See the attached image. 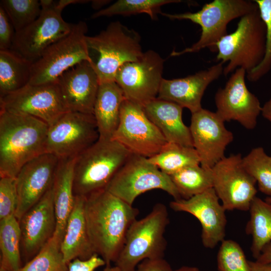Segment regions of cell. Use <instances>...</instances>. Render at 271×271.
<instances>
[{"label": "cell", "mask_w": 271, "mask_h": 271, "mask_svg": "<svg viewBox=\"0 0 271 271\" xmlns=\"http://www.w3.org/2000/svg\"><path fill=\"white\" fill-rule=\"evenodd\" d=\"M189 127L193 147L200 160V165L211 169L225 157L226 147L233 140L225 121L217 114L202 108L191 113Z\"/></svg>", "instance_id": "e0dca14e"}, {"label": "cell", "mask_w": 271, "mask_h": 271, "mask_svg": "<svg viewBox=\"0 0 271 271\" xmlns=\"http://www.w3.org/2000/svg\"><path fill=\"white\" fill-rule=\"evenodd\" d=\"M139 213L106 190L85 197L84 215L88 236L95 253L106 266L116 261L129 227Z\"/></svg>", "instance_id": "6da1fadb"}, {"label": "cell", "mask_w": 271, "mask_h": 271, "mask_svg": "<svg viewBox=\"0 0 271 271\" xmlns=\"http://www.w3.org/2000/svg\"><path fill=\"white\" fill-rule=\"evenodd\" d=\"M19 221L22 258L26 263L39 252L55 232L56 217L52 186Z\"/></svg>", "instance_id": "ffe728a7"}, {"label": "cell", "mask_w": 271, "mask_h": 271, "mask_svg": "<svg viewBox=\"0 0 271 271\" xmlns=\"http://www.w3.org/2000/svg\"><path fill=\"white\" fill-rule=\"evenodd\" d=\"M169 223L166 206L156 204L145 217L135 220L127 231L115 265L122 271H134L146 259L164 257L167 242L164 234Z\"/></svg>", "instance_id": "52a82bcc"}, {"label": "cell", "mask_w": 271, "mask_h": 271, "mask_svg": "<svg viewBox=\"0 0 271 271\" xmlns=\"http://www.w3.org/2000/svg\"><path fill=\"white\" fill-rule=\"evenodd\" d=\"M89 2L88 1L84 0H60L56 1L57 6L62 10L63 9L71 4H83Z\"/></svg>", "instance_id": "f6af8a7d"}, {"label": "cell", "mask_w": 271, "mask_h": 271, "mask_svg": "<svg viewBox=\"0 0 271 271\" xmlns=\"http://www.w3.org/2000/svg\"><path fill=\"white\" fill-rule=\"evenodd\" d=\"M164 63L160 54L149 50L137 61L122 65L116 73L115 81L125 99L144 107L157 98L163 79Z\"/></svg>", "instance_id": "9a60e30c"}, {"label": "cell", "mask_w": 271, "mask_h": 271, "mask_svg": "<svg viewBox=\"0 0 271 271\" xmlns=\"http://www.w3.org/2000/svg\"><path fill=\"white\" fill-rule=\"evenodd\" d=\"M85 200V196H75L74 206L61 242V251L68 264L76 258L86 260L96 254L88 234L84 215Z\"/></svg>", "instance_id": "cb8c5ba5"}, {"label": "cell", "mask_w": 271, "mask_h": 271, "mask_svg": "<svg viewBox=\"0 0 271 271\" xmlns=\"http://www.w3.org/2000/svg\"><path fill=\"white\" fill-rule=\"evenodd\" d=\"M59 160L46 153L21 168L16 177L18 200L15 216L18 220L52 187Z\"/></svg>", "instance_id": "d6986e66"}, {"label": "cell", "mask_w": 271, "mask_h": 271, "mask_svg": "<svg viewBox=\"0 0 271 271\" xmlns=\"http://www.w3.org/2000/svg\"><path fill=\"white\" fill-rule=\"evenodd\" d=\"M111 139L132 154L147 158L158 153L167 143L144 107L126 99L122 104L119 122Z\"/></svg>", "instance_id": "7c38bea8"}, {"label": "cell", "mask_w": 271, "mask_h": 271, "mask_svg": "<svg viewBox=\"0 0 271 271\" xmlns=\"http://www.w3.org/2000/svg\"><path fill=\"white\" fill-rule=\"evenodd\" d=\"M251 271H271V263H260L255 261L248 260Z\"/></svg>", "instance_id": "7bdbcfd3"}, {"label": "cell", "mask_w": 271, "mask_h": 271, "mask_svg": "<svg viewBox=\"0 0 271 271\" xmlns=\"http://www.w3.org/2000/svg\"><path fill=\"white\" fill-rule=\"evenodd\" d=\"M153 189L162 190L174 200L182 199L170 176L161 171L147 158L131 154L105 190L132 205L139 195Z\"/></svg>", "instance_id": "9c48e42d"}, {"label": "cell", "mask_w": 271, "mask_h": 271, "mask_svg": "<svg viewBox=\"0 0 271 271\" xmlns=\"http://www.w3.org/2000/svg\"><path fill=\"white\" fill-rule=\"evenodd\" d=\"M265 201L268 203H271V197H266V198L265 199Z\"/></svg>", "instance_id": "681fc988"}, {"label": "cell", "mask_w": 271, "mask_h": 271, "mask_svg": "<svg viewBox=\"0 0 271 271\" xmlns=\"http://www.w3.org/2000/svg\"><path fill=\"white\" fill-rule=\"evenodd\" d=\"M48 128L35 117L0 111V178H16L27 163L47 153Z\"/></svg>", "instance_id": "7a4b0ae2"}, {"label": "cell", "mask_w": 271, "mask_h": 271, "mask_svg": "<svg viewBox=\"0 0 271 271\" xmlns=\"http://www.w3.org/2000/svg\"><path fill=\"white\" fill-rule=\"evenodd\" d=\"M217 266L218 271H251L242 247L230 239L221 242L217 255Z\"/></svg>", "instance_id": "d590c367"}, {"label": "cell", "mask_w": 271, "mask_h": 271, "mask_svg": "<svg viewBox=\"0 0 271 271\" xmlns=\"http://www.w3.org/2000/svg\"><path fill=\"white\" fill-rule=\"evenodd\" d=\"M213 188L226 210H249L257 190L240 154L224 157L212 168Z\"/></svg>", "instance_id": "5bb4252c"}, {"label": "cell", "mask_w": 271, "mask_h": 271, "mask_svg": "<svg viewBox=\"0 0 271 271\" xmlns=\"http://www.w3.org/2000/svg\"><path fill=\"white\" fill-rule=\"evenodd\" d=\"M86 39L100 84L115 81L116 73L122 65L137 61L144 53L139 34L119 21L110 23L98 34Z\"/></svg>", "instance_id": "3957f363"}, {"label": "cell", "mask_w": 271, "mask_h": 271, "mask_svg": "<svg viewBox=\"0 0 271 271\" xmlns=\"http://www.w3.org/2000/svg\"><path fill=\"white\" fill-rule=\"evenodd\" d=\"M246 72L236 69L223 88L215 95L216 112L225 122L234 120L247 129L257 124L262 106L258 98L247 88L245 79Z\"/></svg>", "instance_id": "2e32d148"}, {"label": "cell", "mask_w": 271, "mask_h": 271, "mask_svg": "<svg viewBox=\"0 0 271 271\" xmlns=\"http://www.w3.org/2000/svg\"><path fill=\"white\" fill-rule=\"evenodd\" d=\"M62 240L53 236L39 252L17 271H68L61 249Z\"/></svg>", "instance_id": "d6a6232c"}, {"label": "cell", "mask_w": 271, "mask_h": 271, "mask_svg": "<svg viewBox=\"0 0 271 271\" xmlns=\"http://www.w3.org/2000/svg\"><path fill=\"white\" fill-rule=\"evenodd\" d=\"M181 0H118L109 7L94 13L91 18L115 15L129 16L140 14H148L154 20L162 14L161 7L167 4L181 3Z\"/></svg>", "instance_id": "1f68e13d"}, {"label": "cell", "mask_w": 271, "mask_h": 271, "mask_svg": "<svg viewBox=\"0 0 271 271\" xmlns=\"http://www.w3.org/2000/svg\"><path fill=\"white\" fill-rule=\"evenodd\" d=\"M0 6L7 14L15 32H18L36 20L41 12L38 0H2Z\"/></svg>", "instance_id": "e575fe53"}, {"label": "cell", "mask_w": 271, "mask_h": 271, "mask_svg": "<svg viewBox=\"0 0 271 271\" xmlns=\"http://www.w3.org/2000/svg\"><path fill=\"white\" fill-rule=\"evenodd\" d=\"M32 64L11 49L0 51V97L29 84Z\"/></svg>", "instance_id": "4316f807"}, {"label": "cell", "mask_w": 271, "mask_h": 271, "mask_svg": "<svg viewBox=\"0 0 271 271\" xmlns=\"http://www.w3.org/2000/svg\"><path fill=\"white\" fill-rule=\"evenodd\" d=\"M217 61L223 64L227 76L236 69L246 74L262 61L265 51V27L258 9L240 18L236 29L224 36L216 45Z\"/></svg>", "instance_id": "5b68a950"}, {"label": "cell", "mask_w": 271, "mask_h": 271, "mask_svg": "<svg viewBox=\"0 0 271 271\" xmlns=\"http://www.w3.org/2000/svg\"><path fill=\"white\" fill-rule=\"evenodd\" d=\"M144 108L167 143L193 147L190 128L183 121V107L175 103L157 98Z\"/></svg>", "instance_id": "603a6c76"}, {"label": "cell", "mask_w": 271, "mask_h": 271, "mask_svg": "<svg viewBox=\"0 0 271 271\" xmlns=\"http://www.w3.org/2000/svg\"><path fill=\"white\" fill-rule=\"evenodd\" d=\"M103 271H122L118 266L115 265L114 266H106Z\"/></svg>", "instance_id": "c3c4849f"}, {"label": "cell", "mask_w": 271, "mask_h": 271, "mask_svg": "<svg viewBox=\"0 0 271 271\" xmlns=\"http://www.w3.org/2000/svg\"><path fill=\"white\" fill-rule=\"evenodd\" d=\"M125 99L123 91L115 81L99 84L93 114L100 139H112L119 122L121 107Z\"/></svg>", "instance_id": "484cf974"}, {"label": "cell", "mask_w": 271, "mask_h": 271, "mask_svg": "<svg viewBox=\"0 0 271 271\" xmlns=\"http://www.w3.org/2000/svg\"><path fill=\"white\" fill-rule=\"evenodd\" d=\"M134 271H173L170 264L164 258L146 259L141 261Z\"/></svg>", "instance_id": "60d3db41"}, {"label": "cell", "mask_w": 271, "mask_h": 271, "mask_svg": "<svg viewBox=\"0 0 271 271\" xmlns=\"http://www.w3.org/2000/svg\"><path fill=\"white\" fill-rule=\"evenodd\" d=\"M223 64L219 62L183 78H163L157 98L186 108L191 113L199 110L202 108L201 100L206 88L222 74Z\"/></svg>", "instance_id": "44dd1931"}, {"label": "cell", "mask_w": 271, "mask_h": 271, "mask_svg": "<svg viewBox=\"0 0 271 271\" xmlns=\"http://www.w3.org/2000/svg\"><path fill=\"white\" fill-rule=\"evenodd\" d=\"M15 32L7 14L0 6V51L11 49Z\"/></svg>", "instance_id": "f35d334b"}, {"label": "cell", "mask_w": 271, "mask_h": 271, "mask_svg": "<svg viewBox=\"0 0 271 271\" xmlns=\"http://www.w3.org/2000/svg\"><path fill=\"white\" fill-rule=\"evenodd\" d=\"M75 159V157L60 159L52 185L56 217V227L54 235L62 241L75 201L73 191Z\"/></svg>", "instance_id": "d4e9b609"}, {"label": "cell", "mask_w": 271, "mask_h": 271, "mask_svg": "<svg viewBox=\"0 0 271 271\" xmlns=\"http://www.w3.org/2000/svg\"><path fill=\"white\" fill-rule=\"evenodd\" d=\"M261 113L264 118L271 122V97L262 106Z\"/></svg>", "instance_id": "ee69618b"}, {"label": "cell", "mask_w": 271, "mask_h": 271, "mask_svg": "<svg viewBox=\"0 0 271 271\" xmlns=\"http://www.w3.org/2000/svg\"><path fill=\"white\" fill-rule=\"evenodd\" d=\"M132 154L112 139H99L75 157L73 191L86 197L105 190Z\"/></svg>", "instance_id": "277c9868"}, {"label": "cell", "mask_w": 271, "mask_h": 271, "mask_svg": "<svg viewBox=\"0 0 271 271\" xmlns=\"http://www.w3.org/2000/svg\"><path fill=\"white\" fill-rule=\"evenodd\" d=\"M172 209L196 217L201 225V240L206 248L213 249L224 240L227 223L226 210L213 188L189 199L174 200Z\"/></svg>", "instance_id": "ac0fdd59"}, {"label": "cell", "mask_w": 271, "mask_h": 271, "mask_svg": "<svg viewBox=\"0 0 271 271\" xmlns=\"http://www.w3.org/2000/svg\"><path fill=\"white\" fill-rule=\"evenodd\" d=\"M106 265L104 260L97 254L86 260L76 258L68 264V271H94L97 268Z\"/></svg>", "instance_id": "ab89813d"}, {"label": "cell", "mask_w": 271, "mask_h": 271, "mask_svg": "<svg viewBox=\"0 0 271 271\" xmlns=\"http://www.w3.org/2000/svg\"><path fill=\"white\" fill-rule=\"evenodd\" d=\"M16 178H0V220L15 215L18 205Z\"/></svg>", "instance_id": "74e56055"}, {"label": "cell", "mask_w": 271, "mask_h": 271, "mask_svg": "<svg viewBox=\"0 0 271 271\" xmlns=\"http://www.w3.org/2000/svg\"><path fill=\"white\" fill-rule=\"evenodd\" d=\"M148 159L169 176L186 167L200 165L199 156L194 148L173 143H167L158 153Z\"/></svg>", "instance_id": "f546056e"}, {"label": "cell", "mask_w": 271, "mask_h": 271, "mask_svg": "<svg viewBox=\"0 0 271 271\" xmlns=\"http://www.w3.org/2000/svg\"><path fill=\"white\" fill-rule=\"evenodd\" d=\"M0 111L31 116L49 126L69 111L57 81L41 85L28 84L0 97Z\"/></svg>", "instance_id": "8fae6325"}, {"label": "cell", "mask_w": 271, "mask_h": 271, "mask_svg": "<svg viewBox=\"0 0 271 271\" xmlns=\"http://www.w3.org/2000/svg\"><path fill=\"white\" fill-rule=\"evenodd\" d=\"M242 164L255 180L259 191L271 197V156L262 147L254 148L242 158Z\"/></svg>", "instance_id": "836d02e7"}, {"label": "cell", "mask_w": 271, "mask_h": 271, "mask_svg": "<svg viewBox=\"0 0 271 271\" xmlns=\"http://www.w3.org/2000/svg\"><path fill=\"white\" fill-rule=\"evenodd\" d=\"M255 261L260 263H271V242L263 248Z\"/></svg>", "instance_id": "b9f144b4"}, {"label": "cell", "mask_w": 271, "mask_h": 271, "mask_svg": "<svg viewBox=\"0 0 271 271\" xmlns=\"http://www.w3.org/2000/svg\"><path fill=\"white\" fill-rule=\"evenodd\" d=\"M92 6L94 9H98L107 3V1H93Z\"/></svg>", "instance_id": "7dc6e473"}, {"label": "cell", "mask_w": 271, "mask_h": 271, "mask_svg": "<svg viewBox=\"0 0 271 271\" xmlns=\"http://www.w3.org/2000/svg\"><path fill=\"white\" fill-rule=\"evenodd\" d=\"M19 221L13 215L0 220V269L17 271L22 266Z\"/></svg>", "instance_id": "f1b7e54d"}, {"label": "cell", "mask_w": 271, "mask_h": 271, "mask_svg": "<svg viewBox=\"0 0 271 271\" xmlns=\"http://www.w3.org/2000/svg\"><path fill=\"white\" fill-rule=\"evenodd\" d=\"M87 24L80 21L70 32L48 47L33 63L28 84L54 82L66 70L84 61L92 63L86 43Z\"/></svg>", "instance_id": "ba28073f"}, {"label": "cell", "mask_w": 271, "mask_h": 271, "mask_svg": "<svg viewBox=\"0 0 271 271\" xmlns=\"http://www.w3.org/2000/svg\"><path fill=\"white\" fill-rule=\"evenodd\" d=\"M56 81L69 111L93 114L100 83L91 62L84 61L76 64Z\"/></svg>", "instance_id": "7402d4cb"}, {"label": "cell", "mask_w": 271, "mask_h": 271, "mask_svg": "<svg viewBox=\"0 0 271 271\" xmlns=\"http://www.w3.org/2000/svg\"><path fill=\"white\" fill-rule=\"evenodd\" d=\"M0 271H7V270H3V269H0Z\"/></svg>", "instance_id": "f907efd6"}, {"label": "cell", "mask_w": 271, "mask_h": 271, "mask_svg": "<svg viewBox=\"0 0 271 271\" xmlns=\"http://www.w3.org/2000/svg\"><path fill=\"white\" fill-rule=\"evenodd\" d=\"M257 8L254 1L214 0L205 4L201 10L195 13H162L163 16L171 20H189L199 25L201 28L200 38L196 43L181 51H173L171 56L198 52L206 48L212 52H216V45L227 34L228 24Z\"/></svg>", "instance_id": "8992f818"}, {"label": "cell", "mask_w": 271, "mask_h": 271, "mask_svg": "<svg viewBox=\"0 0 271 271\" xmlns=\"http://www.w3.org/2000/svg\"><path fill=\"white\" fill-rule=\"evenodd\" d=\"M173 271H200L199 268L196 266H183Z\"/></svg>", "instance_id": "bcb514c9"}, {"label": "cell", "mask_w": 271, "mask_h": 271, "mask_svg": "<svg viewBox=\"0 0 271 271\" xmlns=\"http://www.w3.org/2000/svg\"><path fill=\"white\" fill-rule=\"evenodd\" d=\"M265 27V51L261 62L246 74L247 79L256 82L271 70V0H254Z\"/></svg>", "instance_id": "8d00e7d4"}, {"label": "cell", "mask_w": 271, "mask_h": 271, "mask_svg": "<svg viewBox=\"0 0 271 271\" xmlns=\"http://www.w3.org/2000/svg\"><path fill=\"white\" fill-rule=\"evenodd\" d=\"M250 218L245 232L251 236L250 251L256 259L263 248L271 242V203L256 196L249 209Z\"/></svg>", "instance_id": "83f0119b"}, {"label": "cell", "mask_w": 271, "mask_h": 271, "mask_svg": "<svg viewBox=\"0 0 271 271\" xmlns=\"http://www.w3.org/2000/svg\"><path fill=\"white\" fill-rule=\"evenodd\" d=\"M170 177L182 199H189L213 188L211 169L200 165L186 167Z\"/></svg>", "instance_id": "4dcf8cb0"}, {"label": "cell", "mask_w": 271, "mask_h": 271, "mask_svg": "<svg viewBox=\"0 0 271 271\" xmlns=\"http://www.w3.org/2000/svg\"><path fill=\"white\" fill-rule=\"evenodd\" d=\"M99 138L93 114L68 111L49 126L47 152L59 159L75 158Z\"/></svg>", "instance_id": "4fadbf2b"}, {"label": "cell", "mask_w": 271, "mask_h": 271, "mask_svg": "<svg viewBox=\"0 0 271 271\" xmlns=\"http://www.w3.org/2000/svg\"><path fill=\"white\" fill-rule=\"evenodd\" d=\"M38 18L24 29L15 32L11 50L32 63L37 61L52 44L68 34L74 24L65 21L62 10L56 1H40Z\"/></svg>", "instance_id": "30bf717a"}]
</instances>
